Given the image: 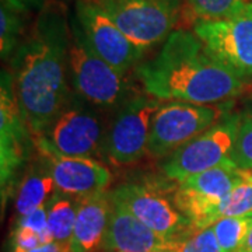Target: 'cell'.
Returning a JSON list of instances; mask_svg holds the SVG:
<instances>
[{
	"instance_id": "ba28073f",
	"label": "cell",
	"mask_w": 252,
	"mask_h": 252,
	"mask_svg": "<svg viewBox=\"0 0 252 252\" xmlns=\"http://www.w3.org/2000/svg\"><path fill=\"white\" fill-rule=\"evenodd\" d=\"M240 124L241 119L237 115L224 117L171 153V157L162 165L164 174L171 180L182 182L231 160Z\"/></svg>"
},
{
	"instance_id": "cb8c5ba5",
	"label": "cell",
	"mask_w": 252,
	"mask_h": 252,
	"mask_svg": "<svg viewBox=\"0 0 252 252\" xmlns=\"http://www.w3.org/2000/svg\"><path fill=\"white\" fill-rule=\"evenodd\" d=\"M231 160L244 170H252V114L240 124Z\"/></svg>"
},
{
	"instance_id": "9c48e42d",
	"label": "cell",
	"mask_w": 252,
	"mask_h": 252,
	"mask_svg": "<svg viewBox=\"0 0 252 252\" xmlns=\"http://www.w3.org/2000/svg\"><path fill=\"white\" fill-rule=\"evenodd\" d=\"M221 108L203 104L174 101L161 105L152 121L149 154L162 157L174 153L209 127L216 125Z\"/></svg>"
},
{
	"instance_id": "52a82bcc",
	"label": "cell",
	"mask_w": 252,
	"mask_h": 252,
	"mask_svg": "<svg viewBox=\"0 0 252 252\" xmlns=\"http://www.w3.org/2000/svg\"><path fill=\"white\" fill-rule=\"evenodd\" d=\"M161 102L149 94L126 98L104 139V153L117 165L137 161L149 153L150 129Z\"/></svg>"
},
{
	"instance_id": "44dd1931",
	"label": "cell",
	"mask_w": 252,
	"mask_h": 252,
	"mask_svg": "<svg viewBox=\"0 0 252 252\" xmlns=\"http://www.w3.org/2000/svg\"><path fill=\"white\" fill-rule=\"evenodd\" d=\"M245 1L247 0H187V11L195 24L217 21L228 17Z\"/></svg>"
},
{
	"instance_id": "8fae6325",
	"label": "cell",
	"mask_w": 252,
	"mask_h": 252,
	"mask_svg": "<svg viewBox=\"0 0 252 252\" xmlns=\"http://www.w3.org/2000/svg\"><path fill=\"white\" fill-rule=\"evenodd\" d=\"M111 198L122 203L133 216L171 245L195 230L175 202L171 203L157 189L139 184H124L111 192Z\"/></svg>"
},
{
	"instance_id": "ffe728a7",
	"label": "cell",
	"mask_w": 252,
	"mask_h": 252,
	"mask_svg": "<svg viewBox=\"0 0 252 252\" xmlns=\"http://www.w3.org/2000/svg\"><path fill=\"white\" fill-rule=\"evenodd\" d=\"M24 9L16 6L10 0H1L0 9V46L1 56L7 58L18 48V38L23 31L21 11Z\"/></svg>"
},
{
	"instance_id": "484cf974",
	"label": "cell",
	"mask_w": 252,
	"mask_h": 252,
	"mask_svg": "<svg viewBox=\"0 0 252 252\" xmlns=\"http://www.w3.org/2000/svg\"><path fill=\"white\" fill-rule=\"evenodd\" d=\"M45 243V240L39 234H36L35 231L30 230L27 227L16 224L13 237H11V247L13 252H28L34 250L36 247L42 245Z\"/></svg>"
},
{
	"instance_id": "ac0fdd59",
	"label": "cell",
	"mask_w": 252,
	"mask_h": 252,
	"mask_svg": "<svg viewBox=\"0 0 252 252\" xmlns=\"http://www.w3.org/2000/svg\"><path fill=\"white\" fill-rule=\"evenodd\" d=\"M79 199L56 190L48 203V230L51 238L67 250L77 217Z\"/></svg>"
},
{
	"instance_id": "83f0119b",
	"label": "cell",
	"mask_w": 252,
	"mask_h": 252,
	"mask_svg": "<svg viewBox=\"0 0 252 252\" xmlns=\"http://www.w3.org/2000/svg\"><path fill=\"white\" fill-rule=\"evenodd\" d=\"M11 3H14L16 6L21 7V9H28V7H34V6H39L44 3V0H10Z\"/></svg>"
},
{
	"instance_id": "3957f363",
	"label": "cell",
	"mask_w": 252,
	"mask_h": 252,
	"mask_svg": "<svg viewBox=\"0 0 252 252\" xmlns=\"http://www.w3.org/2000/svg\"><path fill=\"white\" fill-rule=\"evenodd\" d=\"M69 74L73 89L86 102L112 107L126 99L125 74L118 72L91 48L76 18L70 23Z\"/></svg>"
},
{
	"instance_id": "5b68a950",
	"label": "cell",
	"mask_w": 252,
	"mask_h": 252,
	"mask_svg": "<svg viewBox=\"0 0 252 252\" xmlns=\"http://www.w3.org/2000/svg\"><path fill=\"white\" fill-rule=\"evenodd\" d=\"M137 48L146 51L171 35L177 0H93Z\"/></svg>"
},
{
	"instance_id": "f546056e",
	"label": "cell",
	"mask_w": 252,
	"mask_h": 252,
	"mask_svg": "<svg viewBox=\"0 0 252 252\" xmlns=\"http://www.w3.org/2000/svg\"><path fill=\"white\" fill-rule=\"evenodd\" d=\"M157 252H172V251H157Z\"/></svg>"
},
{
	"instance_id": "7c38bea8",
	"label": "cell",
	"mask_w": 252,
	"mask_h": 252,
	"mask_svg": "<svg viewBox=\"0 0 252 252\" xmlns=\"http://www.w3.org/2000/svg\"><path fill=\"white\" fill-rule=\"evenodd\" d=\"M74 18L91 48L118 72L126 74L142 58L143 49L130 42L108 14L93 0H77Z\"/></svg>"
},
{
	"instance_id": "2e32d148",
	"label": "cell",
	"mask_w": 252,
	"mask_h": 252,
	"mask_svg": "<svg viewBox=\"0 0 252 252\" xmlns=\"http://www.w3.org/2000/svg\"><path fill=\"white\" fill-rule=\"evenodd\" d=\"M111 195L105 190L79 199L69 252H95L101 247L111 215Z\"/></svg>"
},
{
	"instance_id": "9a60e30c",
	"label": "cell",
	"mask_w": 252,
	"mask_h": 252,
	"mask_svg": "<svg viewBox=\"0 0 252 252\" xmlns=\"http://www.w3.org/2000/svg\"><path fill=\"white\" fill-rule=\"evenodd\" d=\"M111 195V193H109ZM111 215L101 247L107 252L170 251L171 244L111 198Z\"/></svg>"
},
{
	"instance_id": "4fadbf2b",
	"label": "cell",
	"mask_w": 252,
	"mask_h": 252,
	"mask_svg": "<svg viewBox=\"0 0 252 252\" xmlns=\"http://www.w3.org/2000/svg\"><path fill=\"white\" fill-rule=\"evenodd\" d=\"M30 139H32V135L18 107L13 79L9 73L3 72L0 90V172L3 196L27 158Z\"/></svg>"
},
{
	"instance_id": "d4e9b609",
	"label": "cell",
	"mask_w": 252,
	"mask_h": 252,
	"mask_svg": "<svg viewBox=\"0 0 252 252\" xmlns=\"http://www.w3.org/2000/svg\"><path fill=\"white\" fill-rule=\"evenodd\" d=\"M16 224L27 227L30 230L35 231L36 234H39L45 240V243H52V238L48 230V205L41 206L39 209L31 212L30 215L20 216Z\"/></svg>"
},
{
	"instance_id": "7402d4cb",
	"label": "cell",
	"mask_w": 252,
	"mask_h": 252,
	"mask_svg": "<svg viewBox=\"0 0 252 252\" xmlns=\"http://www.w3.org/2000/svg\"><path fill=\"white\" fill-rule=\"evenodd\" d=\"M250 213H252V170L250 175L223 199L217 210V220L221 217L245 216Z\"/></svg>"
},
{
	"instance_id": "30bf717a",
	"label": "cell",
	"mask_w": 252,
	"mask_h": 252,
	"mask_svg": "<svg viewBox=\"0 0 252 252\" xmlns=\"http://www.w3.org/2000/svg\"><path fill=\"white\" fill-rule=\"evenodd\" d=\"M193 32L240 76L252 74V1H245L228 17L195 24Z\"/></svg>"
},
{
	"instance_id": "e0dca14e",
	"label": "cell",
	"mask_w": 252,
	"mask_h": 252,
	"mask_svg": "<svg viewBox=\"0 0 252 252\" xmlns=\"http://www.w3.org/2000/svg\"><path fill=\"white\" fill-rule=\"evenodd\" d=\"M56 192L55 181L48 167L35 168L20 182L16 195V212L18 217L30 215L41 206H45Z\"/></svg>"
},
{
	"instance_id": "6da1fadb",
	"label": "cell",
	"mask_w": 252,
	"mask_h": 252,
	"mask_svg": "<svg viewBox=\"0 0 252 252\" xmlns=\"http://www.w3.org/2000/svg\"><path fill=\"white\" fill-rule=\"evenodd\" d=\"M69 42L70 24L64 6L45 1L30 35L14 54V94L32 140L67 104Z\"/></svg>"
},
{
	"instance_id": "d6986e66",
	"label": "cell",
	"mask_w": 252,
	"mask_h": 252,
	"mask_svg": "<svg viewBox=\"0 0 252 252\" xmlns=\"http://www.w3.org/2000/svg\"><path fill=\"white\" fill-rule=\"evenodd\" d=\"M252 227V213L245 216L221 217L212 224L221 252H237Z\"/></svg>"
},
{
	"instance_id": "603a6c76",
	"label": "cell",
	"mask_w": 252,
	"mask_h": 252,
	"mask_svg": "<svg viewBox=\"0 0 252 252\" xmlns=\"http://www.w3.org/2000/svg\"><path fill=\"white\" fill-rule=\"evenodd\" d=\"M172 252H221L216 234L209 225L202 230H192L187 237L174 243L170 248Z\"/></svg>"
},
{
	"instance_id": "f1b7e54d",
	"label": "cell",
	"mask_w": 252,
	"mask_h": 252,
	"mask_svg": "<svg viewBox=\"0 0 252 252\" xmlns=\"http://www.w3.org/2000/svg\"><path fill=\"white\" fill-rule=\"evenodd\" d=\"M237 252H252V227L251 230H250V233H248V235H247V238H245V241L238 248Z\"/></svg>"
},
{
	"instance_id": "4316f807",
	"label": "cell",
	"mask_w": 252,
	"mask_h": 252,
	"mask_svg": "<svg viewBox=\"0 0 252 252\" xmlns=\"http://www.w3.org/2000/svg\"><path fill=\"white\" fill-rule=\"evenodd\" d=\"M28 252H69V250L66 247H62V245L52 241V243L42 244V245H39V247H36V248Z\"/></svg>"
},
{
	"instance_id": "277c9868",
	"label": "cell",
	"mask_w": 252,
	"mask_h": 252,
	"mask_svg": "<svg viewBox=\"0 0 252 252\" xmlns=\"http://www.w3.org/2000/svg\"><path fill=\"white\" fill-rule=\"evenodd\" d=\"M250 172L251 170L240 168L233 160H228L180 182L174 202L195 230L206 228L217 220V210L223 199Z\"/></svg>"
},
{
	"instance_id": "7a4b0ae2",
	"label": "cell",
	"mask_w": 252,
	"mask_h": 252,
	"mask_svg": "<svg viewBox=\"0 0 252 252\" xmlns=\"http://www.w3.org/2000/svg\"><path fill=\"white\" fill-rule=\"evenodd\" d=\"M146 94L158 99L212 104L233 98L244 89L243 76L185 30L171 32L152 61L136 67Z\"/></svg>"
},
{
	"instance_id": "8992f818",
	"label": "cell",
	"mask_w": 252,
	"mask_h": 252,
	"mask_svg": "<svg viewBox=\"0 0 252 252\" xmlns=\"http://www.w3.org/2000/svg\"><path fill=\"white\" fill-rule=\"evenodd\" d=\"M104 139L98 115L81 104H72L34 139V143L42 154L94 158L104 152Z\"/></svg>"
},
{
	"instance_id": "5bb4252c",
	"label": "cell",
	"mask_w": 252,
	"mask_h": 252,
	"mask_svg": "<svg viewBox=\"0 0 252 252\" xmlns=\"http://www.w3.org/2000/svg\"><path fill=\"white\" fill-rule=\"evenodd\" d=\"M45 164L55 181L58 192L81 198L94 192L105 190L112 182L108 168L89 157H61L42 154Z\"/></svg>"
}]
</instances>
